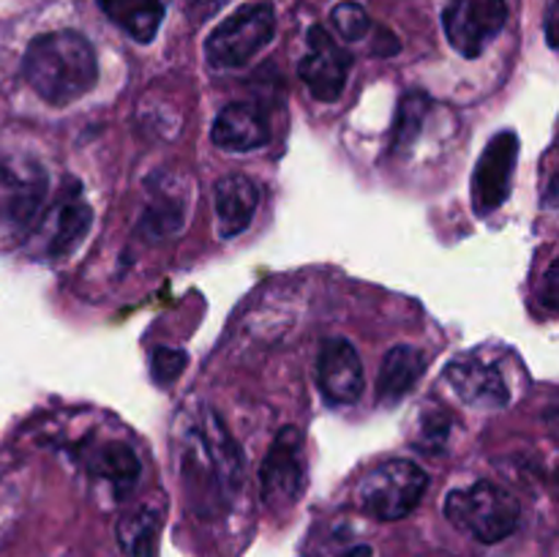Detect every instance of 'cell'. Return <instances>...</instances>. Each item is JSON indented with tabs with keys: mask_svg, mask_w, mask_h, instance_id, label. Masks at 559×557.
Here are the masks:
<instances>
[{
	"mask_svg": "<svg viewBox=\"0 0 559 557\" xmlns=\"http://www.w3.org/2000/svg\"><path fill=\"white\" fill-rule=\"evenodd\" d=\"M276 33V14L271 3H246L207 36V63L216 69H238L254 60Z\"/></svg>",
	"mask_w": 559,
	"mask_h": 557,
	"instance_id": "3",
	"label": "cell"
},
{
	"mask_svg": "<svg viewBox=\"0 0 559 557\" xmlns=\"http://www.w3.org/2000/svg\"><path fill=\"white\" fill-rule=\"evenodd\" d=\"M91 470L96 475H102V478H107L109 484H115V489H118L120 495H126V491L140 481L142 473L136 453L131 451L129 446H123V442H107V446L96 453Z\"/></svg>",
	"mask_w": 559,
	"mask_h": 557,
	"instance_id": "17",
	"label": "cell"
},
{
	"mask_svg": "<svg viewBox=\"0 0 559 557\" xmlns=\"http://www.w3.org/2000/svg\"><path fill=\"white\" fill-rule=\"evenodd\" d=\"M47 191L49 180L41 164L20 156L0 158V235H31L47 202Z\"/></svg>",
	"mask_w": 559,
	"mask_h": 557,
	"instance_id": "5",
	"label": "cell"
},
{
	"mask_svg": "<svg viewBox=\"0 0 559 557\" xmlns=\"http://www.w3.org/2000/svg\"><path fill=\"white\" fill-rule=\"evenodd\" d=\"M431 107V98L426 93H407L402 98V107L396 115V129H393V147H404L418 137L420 126H424L426 112Z\"/></svg>",
	"mask_w": 559,
	"mask_h": 557,
	"instance_id": "19",
	"label": "cell"
},
{
	"mask_svg": "<svg viewBox=\"0 0 559 557\" xmlns=\"http://www.w3.org/2000/svg\"><path fill=\"white\" fill-rule=\"evenodd\" d=\"M426 369V355L418 347L409 344H396L388 349L385 360L380 366V377H377V399L382 404H396L407 396L420 380Z\"/></svg>",
	"mask_w": 559,
	"mask_h": 557,
	"instance_id": "15",
	"label": "cell"
},
{
	"mask_svg": "<svg viewBox=\"0 0 559 557\" xmlns=\"http://www.w3.org/2000/svg\"><path fill=\"white\" fill-rule=\"evenodd\" d=\"M186 360L189 358H186L183 349L158 347L156 353H153V380H156L158 386H169V382H175L180 377Z\"/></svg>",
	"mask_w": 559,
	"mask_h": 557,
	"instance_id": "21",
	"label": "cell"
},
{
	"mask_svg": "<svg viewBox=\"0 0 559 557\" xmlns=\"http://www.w3.org/2000/svg\"><path fill=\"white\" fill-rule=\"evenodd\" d=\"M516 156L519 137L513 131H500L495 140H489L473 175V205L480 216L497 211L508 200L513 183V169H516Z\"/></svg>",
	"mask_w": 559,
	"mask_h": 557,
	"instance_id": "9",
	"label": "cell"
},
{
	"mask_svg": "<svg viewBox=\"0 0 559 557\" xmlns=\"http://www.w3.org/2000/svg\"><path fill=\"white\" fill-rule=\"evenodd\" d=\"M331 22L344 42H360V38H366V33L371 31V20L369 14H366V9L360 3H353V0L338 3L336 9H333Z\"/></svg>",
	"mask_w": 559,
	"mask_h": 557,
	"instance_id": "20",
	"label": "cell"
},
{
	"mask_svg": "<svg viewBox=\"0 0 559 557\" xmlns=\"http://www.w3.org/2000/svg\"><path fill=\"white\" fill-rule=\"evenodd\" d=\"M211 137L216 142V147H222V151L249 153L267 145V140H271V126H267L265 115L254 104H227L218 112Z\"/></svg>",
	"mask_w": 559,
	"mask_h": 557,
	"instance_id": "13",
	"label": "cell"
},
{
	"mask_svg": "<svg viewBox=\"0 0 559 557\" xmlns=\"http://www.w3.org/2000/svg\"><path fill=\"white\" fill-rule=\"evenodd\" d=\"M508 22L506 0H451L442 11V27L464 58H478Z\"/></svg>",
	"mask_w": 559,
	"mask_h": 557,
	"instance_id": "6",
	"label": "cell"
},
{
	"mask_svg": "<svg viewBox=\"0 0 559 557\" xmlns=\"http://www.w3.org/2000/svg\"><path fill=\"white\" fill-rule=\"evenodd\" d=\"M445 380L451 382L453 393L464 404H473V407L500 410L511 402V393H508L500 369L491 364H484L475 355H464V358L451 360L445 369Z\"/></svg>",
	"mask_w": 559,
	"mask_h": 557,
	"instance_id": "12",
	"label": "cell"
},
{
	"mask_svg": "<svg viewBox=\"0 0 559 557\" xmlns=\"http://www.w3.org/2000/svg\"><path fill=\"white\" fill-rule=\"evenodd\" d=\"M91 224L93 211L85 197H82V186H71L69 191L60 194L52 211L44 216L38 235H41L44 249H47L49 257H69L82 244Z\"/></svg>",
	"mask_w": 559,
	"mask_h": 557,
	"instance_id": "11",
	"label": "cell"
},
{
	"mask_svg": "<svg viewBox=\"0 0 559 557\" xmlns=\"http://www.w3.org/2000/svg\"><path fill=\"white\" fill-rule=\"evenodd\" d=\"M22 71L44 102L66 107L96 87V49L76 31L41 33L27 44Z\"/></svg>",
	"mask_w": 559,
	"mask_h": 557,
	"instance_id": "1",
	"label": "cell"
},
{
	"mask_svg": "<svg viewBox=\"0 0 559 557\" xmlns=\"http://www.w3.org/2000/svg\"><path fill=\"white\" fill-rule=\"evenodd\" d=\"M317 382L331 404H353L364 393V364L347 339H325L317 358Z\"/></svg>",
	"mask_w": 559,
	"mask_h": 557,
	"instance_id": "10",
	"label": "cell"
},
{
	"mask_svg": "<svg viewBox=\"0 0 559 557\" xmlns=\"http://www.w3.org/2000/svg\"><path fill=\"white\" fill-rule=\"evenodd\" d=\"M349 69H353V55L325 27H309V52L300 60L298 71L311 96L325 104L336 102L347 85Z\"/></svg>",
	"mask_w": 559,
	"mask_h": 557,
	"instance_id": "8",
	"label": "cell"
},
{
	"mask_svg": "<svg viewBox=\"0 0 559 557\" xmlns=\"http://www.w3.org/2000/svg\"><path fill=\"white\" fill-rule=\"evenodd\" d=\"M426 486H429V475L424 473V467L409 459H391L360 481L358 502L369 517L396 522L415 511Z\"/></svg>",
	"mask_w": 559,
	"mask_h": 557,
	"instance_id": "4",
	"label": "cell"
},
{
	"mask_svg": "<svg viewBox=\"0 0 559 557\" xmlns=\"http://www.w3.org/2000/svg\"><path fill=\"white\" fill-rule=\"evenodd\" d=\"M445 517L462 533L480 544H500L519 528L522 508L508 489L491 481H475L473 486L453 489L445 497Z\"/></svg>",
	"mask_w": 559,
	"mask_h": 557,
	"instance_id": "2",
	"label": "cell"
},
{
	"mask_svg": "<svg viewBox=\"0 0 559 557\" xmlns=\"http://www.w3.org/2000/svg\"><path fill=\"white\" fill-rule=\"evenodd\" d=\"M304 481V435L295 426H284L260 467L262 500L273 511H287L295 500H300Z\"/></svg>",
	"mask_w": 559,
	"mask_h": 557,
	"instance_id": "7",
	"label": "cell"
},
{
	"mask_svg": "<svg viewBox=\"0 0 559 557\" xmlns=\"http://www.w3.org/2000/svg\"><path fill=\"white\" fill-rule=\"evenodd\" d=\"M162 519L151 508H136L118 522V544L129 557H151L156 549Z\"/></svg>",
	"mask_w": 559,
	"mask_h": 557,
	"instance_id": "18",
	"label": "cell"
},
{
	"mask_svg": "<svg viewBox=\"0 0 559 557\" xmlns=\"http://www.w3.org/2000/svg\"><path fill=\"white\" fill-rule=\"evenodd\" d=\"M555 20H557V3H551L549 11H546V36H549V47H557Z\"/></svg>",
	"mask_w": 559,
	"mask_h": 557,
	"instance_id": "22",
	"label": "cell"
},
{
	"mask_svg": "<svg viewBox=\"0 0 559 557\" xmlns=\"http://www.w3.org/2000/svg\"><path fill=\"white\" fill-rule=\"evenodd\" d=\"M167 3L169 0H98L104 14L140 44L156 38L167 14Z\"/></svg>",
	"mask_w": 559,
	"mask_h": 557,
	"instance_id": "16",
	"label": "cell"
},
{
	"mask_svg": "<svg viewBox=\"0 0 559 557\" xmlns=\"http://www.w3.org/2000/svg\"><path fill=\"white\" fill-rule=\"evenodd\" d=\"M260 189L246 175H227L216 183V229L224 240L235 238L254 222Z\"/></svg>",
	"mask_w": 559,
	"mask_h": 557,
	"instance_id": "14",
	"label": "cell"
}]
</instances>
